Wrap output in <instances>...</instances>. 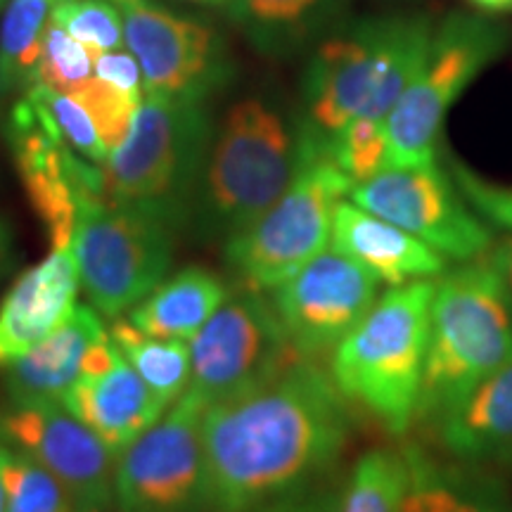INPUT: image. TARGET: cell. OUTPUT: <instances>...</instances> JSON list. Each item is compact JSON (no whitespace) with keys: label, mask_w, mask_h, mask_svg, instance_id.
<instances>
[{"label":"cell","mask_w":512,"mask_h":512,"mask_svg":"<svg viewBox=\"0 0 512 512\" xmlns=\"http://www.w3.org/2000/svg\"><path fill=\"white\" fill-rule=\"evenodd\" d=\"M347 403L330 373L299 358L273 380L207 406L209 510L247 512L313 486L349 444Z\"/></svg>","instance_id":"obj_1"},{"label":"cell","mask_w":512,"mask_h":512,"mask_svg":"<svg viewBox=\"0 0 512 512\" xmlns=\"http://www.w3.org/2000/svg\"><path fill=\"white\" fill-rule=\"evenodd\" d=\"M309 136L278 100L247 95L214 128L190 226L207 242L233 240L261 219L302 169Z\"/></svg>","instance_id":"obj_2"},{"label":"cell","mask_w":512,"mask_h":512,"mask_svg":"<svg viewBox=\"0 0 512 512\" xmlns=\"http://www.w3.org/2000/svg\"><path fill=\"white\" fill-rule=\"evenodd\" d=\"M432 19L368 17L318 43L304 72V126L328 140L354 119L384 121L430 55Z\"/></svg>","instance_id":"obj_3"},{"label":"cell","mask_w":512,"mask_h":512,"mask_svg":"<svg viewBox=\"0 0 512 512\" xmlns=\"http://www.w3.org/2000/svg\"><path fill=\"white\" fill-rule=\"evenodd\" d=\"M512 358V294L489 259L437 280L418 420L439 425L479 382Z\"/></svg>","instance_id":"obj_4"},{"label":"cell","mask_w":512,"mask_h":512,"mask_svg":"<svg viewBox=\"0 0 512 512\" xmlns=\"http://www.w3.org/2000/svg\"><path fill=\"white\" fill-rule=\"evenodd\" d=\"M434 287V280H413L384 292L332 351L330 375L339 392L394 437L418 420Z\"/></svg>","instance_id":"obj_5"},{"label":"cell","mask_w":512,"mask_h":512,"mask_svg":"<svg viewBox=\"0 0 512 512\" xmlns=\"http://www.w3.org/2000/svg\"><path fill=\"white\" fill-rule=\"evenodd\" d=\"M214 128L207 100L145 93L131 133L102 164L105 200L190 226Z\"/></svg>","instance_id":"obj_6"},{"label":"cell","mask_w":512,"mask_h":512,"mask_svg":"<svg viewBox=\"0 0 512 512\" xmlns=\"http://www.w3.org/2000/svg\"><path fill=\"white\" fill-rule=\"evenodd\" d=\"M306 136L309 150L290 188L245 233L226 242V261L242 290L273 292L332 242L337 204L354 183L330 157L325 140L309 131Z\"/></svg>","instance_id":"obj_7"},{"label":"cell","mask_w":512,"mask_h":512,"mask_svg":"<svg viewBox=\"0 0 512 512\" xmlns=\"http://www.w3.org/2000/svg\"><path fill=\"white\" fill-rule=\"evenodd\" d=\"M508 46V31L486 17L453 12L434 27L430 55L384 119L389 166L437 164L446 114Z\"/></svg>","instance_id":"obj_8"},{"label":"cell","mask_w":512,"mask_h":512,"mask_svg":"<svg viewBox=\"0 0 512 512\" xmlns=\"http://www.w3.org/2000/svg\"><path fill=\"white\" fill-rule=\"evenodd\" d=\"M181 230L147 211L107 200L86 204L74 228L83 292L102 318L133 311L174 264Z\"/></svg>","instance_id":"obj_9"},{"label":"cell","mask_w":512,"mask_h":512,"mask_svg":"<svg viewBox=\"0 0 512 512\" xmlns=\"http://www.w3.org/2000/svg\"><path fill=\"white\" fill-rule=\"evenodd\" d=\"M207 403L190 389L121 453L114 477L119 512H211L202 422Z\"/></svg>","instance_id":"obj_10"},{"label":"cell","mask_w":512,"mask_h":512,"mask_svg":"<svg viewBox=\"0 0 512 512\" xmlns=\"http://www.w3.org/2000/svg\"><path fill=\"white\" fill-rule=\"evenodd\" d=\"M124 15L126 48L143 69L145 93L211 100L238 74L214 24L181 15L157 0H114Z\"/></svg>","instance_id":"obj_11"},{"label":"cell","mask_w":512,"mask_h":512,"mask_svg":"<svg viewBox=\"0 0 512 512\" xmlns=\"http://www.w3.org/2000/svg\"><path fill=\"white\" fill-rule=\"evenodd\" d=\"M190 392L211 406L245 394L299 361L266 292L240 290L190 342Z\"/></svg>","instance_id":"obj_12"},{"label":"cell","mask_w":512,"mask_h":512,"mask_svg":"<svg viewBox=\"0 0 512 512\" xmlns=\"http://www.w3.org/2000/svg\"><path fill=\"white\" fill-rule=\"evenodd\" d=\"M347 200L408 230L458 264L491 252L489 226L472 214L458 185L437 164L389 166L370 181L351 185Z\"/></svg>","instance_id":"obj_13"},{"label":"cell","mask_w":512,"mask_h":512,"mask_svg":"<svg viewBox=\"0 0 512 512\" xmlns=\"http://www.w3.org/2000/svg\"><path fill=\"white\" fill-rule=\"evenodd\" d=\"M8 140L31 207L48 230L50 245L72 247L74 228L86 204L105 200L102 166L64 143L46 112L29 95L15 102Z\"/></svg>","instance_id":"obj_14"},{"label":"cell","mask_w":512,"mask_h":512,"mask_svg":"<svg viewBox=\"0 0 512 512\" xmlns=\"http://www.w3.org/2000/svg\"><path fill=\"white\" fill-rule=\"evenodd\" d=\"M0 441L53 472L76 512H105L114 505L119 456L64 403H5L0 408Z\"/></svg>","instance_id":"obj_15"},{"label":"cell","mask_w":512,"mask_h":512,"mask_svg":"<svg viewBox=\"0 0 512 512\" xmlns=\"http://www.w3.org/2000/svg\"><path fill=\"white\" fill-rule=\"evenodd\" d=\"M377 285L380 280L368 268L332 247L275 287L271 302L294 351L316 361L332 354L368 316L377 302Z\"/></svg>","instance_id":"obj_16"},{"label":"cell","mask_w":512,"mask_h":512,"mask_svg":"<svg viewBox=\"0 0 512 512\" xmlns=\"http://www.w3.org/2000/svg\"><path fill=\"white\" fill-rule=\"evenodd\" d=\"M60 403L86 422L117 456L166 413L110 335L88 351L81 375Z\"/></svg>","instance_id":"obj_17"},{"label":"cell","mask_w":512,"mask_h":512,"mask_svg":"<svg viewBox=\"0 0 512 512\" xmlns=\"http://www.w3.org/2000/svg\"><path fill=\"white\" fill-rule=\"evenodd\" d=\"M81 290L72 247H55L24 271L0 304V368L24 356L55 332L76 309Z\"/></svg>","instance_id":"obj_18"},{"label":"cell","mask_w":512,"mask_h":512,"mask_svg":"<svg viewBox=\"0 0 512 512\" xmlns=\"http://www.w3.org/2000/svg\"><path fill=\"white\" fill-rule=\"evenodd\" d=\"M332 247L392 287L441 278L448 268V259L437 249L351 200L337 204Z\"/></svg>","instance_id":"obj_19"},{"label":"cell","mask_w":512,"mask_h":512,"mask_svg":"<svg viewBox=\"0 0 512 512\" xmlns=\"http://www.w3.org/2000/svg\"><path fill=\"white\" fill-rule=\"evenodd\" d=\"M105 337L100 313L76 304L60 328L3 368L5 403L62 401L81 375L88 351Z\"/></svg>","instance_id":"obj_20"},{"label":"cell","mask_w":512,"mask_h":512,"mask_svg":"<svg viewBox=\"0 0 512 512\" xmlns=\"http://www.w3.org/2000/svg\"><path fill=\"white\" fill-rule=\"evenodd\" d=\"M446 456L465 465L512 460V358L434 427Z\"/></svg>","instance_id":"obj_21"},{"label":"cell","mask_w":512,"mask_h":512,"mask_svg":"<svg viewBox=\"0 0 512 512\" xmlns=\"http://www.w3.org/2000/svg\"><path fill=\"white\" fill-rule=\"evenodd\" d=\"M349 0H226V15L254 53L285 60L320 43Z\"/></svg>","instance_id":"obj_22"},{"label":"cell","mask_w":512,"mask_h":512,"mask_svg":"<svg viewBox=\"0 0 512 512\" xmlns=\"http://www.w3.org/2000/svg\"><path fill=\"white\" fill-rule=\"evenodd\" d=\"M228 297L226 283L214 271L188 266L166 275L136 309L128 311V320L152 337L192 342Z\"/></svg>","instance_id":"obj_23"},{"label":"cell","mask_w":512,"mask_h":512,"mask_svg":"<svg viewBox=\"0 0 512 512\" xmlns=\"http://www.w3.org/2000/svg\"><path fill=\"white\" fill-rule=\"evenodd\" d=\"M110 337L164 408H171L188 392L192 375L190 342L152 337L138 330L131 320L119 318L114 320Z\"/></svg>","instance_id":"obj_24"},{"label":"cell","mask_w":512,"mask_h":512,"mask_svg":"<svg viewBox=\"0 0 512 512\" xmlns=\"http://www.w3.org/2000/svg\"><path fill=\"white\" fill-rule=\"evenodd\" d=\"M62 0H8L0 12V95L34 86L43 36Z\"/></svg>","instance_id":"obj_25"},{"label":"cell","mask_w":512,"mask_h":512,"mask_svg":"<svg viewBox=\"0 0 512 512\" xmlns=\"http://www.w3.org/2000/svg\"><path fill=\"white\" fill-rule=\"evenodd\" d=\"M408 486L411 463L406 451L373 448L356 460L339 491L337 512H401Z\"/></svg>","instance_id":"obj_26"},{"label":"cell","mask_w":512,"mask_h":512,"mask_svg":"<svg viewBox=\"0 0 512 512\" xmlns=\"http://www.w3.org/2000/svg\"><path fill=\"white\" fill-rule=\"evenodd\" d=\"M0 484L5 512H76L53 472L5 441H0Z\"/></svg>","instance_id":"obj_27"},{"label":"cell","mask_w":512,"mask_h":512,"mask_svg":"<svg viewBox=\"0 0 512 512\" xmlns=\"http://www.w3.org/2000/svg\"><path fill=\"white\" fill-rule=\"evenodd\" d=\"M325 145L335 164L354 185L370 181L389 169L387 126L380 119H354Z\"/></svg>","instance_id":"obj_28"},{"label":"cell","mask_w":512,"mask_h":512,"mask_svg":"<svg viewBox=\"0 0 512 512\" xmlns=\"http://www.w3.org/2000/svg\"><path fill=\"white\" fill-rule=\"evenodd\" d=\"M53 19L93 55L126 48L124 15L114 0H62Z\"/></svg>","instance_id":"obj_29"},{"label":"cell","mask_w":512,"mask_h":512,"mask_svg":"<svg viewBox=\"0 0 512 512\" xmlns=\"http://www.w3.org/2000/svg\"><path fill=\"white\" fill-rule=\"evenodd\" d=\"M22 95H29L31 100L46 112L50 124L57 128L64 143L72 147L74 152H79L81 157H86L88 162L102 166L110 159V150L102 143L98 128H95L91 114L86 112V107L72 95L55 91V88L43 86V83H34L27 88Z\"/></svg>","instance_id":"obj_30"},{"label":"cell","mask_w":512,"mask_h":512,"mask_svg":"<svg viewBox=\"0 0 512 512\" xmlns=\"http://www.w3.org/2000/svg\"><path fill=\"white\" fill-rule=\"evenodd\" d=\"M91 76H95V55L50 19L34 83L72 95Z\"/></svg>","instance_id":"obj_31"},{"label":"cell","mask_w":512,"mask_h":512,"mask_svg":"<svg viewBox=\"0 0 512 512\" xmlns=\"http://www.w3.org/2000/svg\"><path fill=\"white\" fill-rule=\"evenodd\" d=\"M72 98L79 100L86 107V112L91 114L102 143H105L112 157V152L131 133L143 98H133V95L119 91V88L110 86V83L98 79V76H91L83 86L76 88Z\"/></svg>","instance_id":"obj_32"},{"label":"cell","mask_w":512,"mask_h":512,"mask_svg":"<svg viewBox=\"0 0 512 512\" xmlns=\"http://www.w3.org/2000/svg\"><path fill=\"white\" fill-rule=\"evenodd\" d=\"M453 183L484 223L512 233V185L486 181L458 159H448Z\"/></svg>","instance_id":"obj_33"},{"label":"cell","mask_w":512,"mask_h":512,"mask_svg":"<svg viewBox=\"0 0 512 512\" xmlns=\"http://www.w3.org/2000/svg\"><path fill=\"white\" fill-rule=\"evenodd\" d=\"M95 76L119 88V91L133 95V98H145L143 69L128 48L95 55Z\"/></svg>","instance_id":"obj_34"},{"label":"cell","mask_w":512,"mask_h":512,"mask_svg":"<svg viewBox=\"0 0 512 512\" xmlns=\"http://www.w3.org/2000/svg\"><path fill=\"white\" fill-rule=\"evenodd\" d=\"M337 505L339 494H330V491H320L309 486V489L294 491V494L256 505V508L247 512H337Z\"/></svg>","instance_id":"obj_35"},{"label":"cell","mask_w":512,"mask_h":512,"mask_svg":"<svg viewBox=\"0 0 512 512\" xmlns=\"http://www.w3.org/2000/svg\"><path fill=\"white\" fill-rule=\"evenodd\" d=\"M15 259V233H12L10 221L0 216V280L10 273V268L15 266Z\"/></svg>","instance_id":"obj_36"},{"label":"cell","mask_w":512,"mask_h":512,"mask_svg":"<svg viewBox=\"0 0 512 512\" xmlns=\"http://www.w3.org/2000/svg\"><path fill=\"white\" fill-rule=\"evenodd\" d=\"M486 259L496 266V271L501 273L503 283L508 285V290L512 294V238L503 240L501 245H496L494 249H491V254L486 256Z\"/></svg>","instance_id":"obj_37"},{"label":"cell","mask_w":512,"mask_h":512,"mask_svg":"<svg viewBox=\"0 0 512 512\" xmlns=\"http://www.w3.org/2000/svg\"><path fill=\"white\" fill-rule=\"evenodd\" d=\"M472 8H477L484 15H505L512 12V0H467Z\"/></svg>","instance_id":"obj_38"},{"label":"cell","mask_w":512,"mask_h":512,"mask_svg":"<svg viewBox=\"0 0 512 512\" xmlns=\"http://www.w3.org/2000/svg\"><path fill=\"white\" fill-rule=\"evenodd\" d=\"M494 512H512V491H508V494H505V498L496 505Z\"/></svg>","instance_id":"obj_39"},{"label":"cell","mask_w":512,"mask_h":512,"mask_svg":"<svg viewBox=\"0 0 512 512\" xmlns=\"http://www.w3.org/2000/svg\"><path fill=\"white\" fill-rule=\"evenodd\" d=\"M190 3H202V5H226V0H190Z\"/></svg>","instance_id":"obj_40"},{"label":"cell","mask_w":512,"mask_h":512,"mask_svg":"<svg viewBox=\"0 0 512 512\" xmlns=\"http://www.w3.org/2000/svg\"><path fill=\"white\" fill-rule=\"evenodd\" d=\"M0 512H5V491H3V484H0Z\"/></svg>","instance_id":"obj_41"},{"label":"cell","mask_w":512,"mask_h":512,"mask_svg":"<svg viewBox=\"0 0 512 512\" xmlns=\"http://www.w3.org/2000/svg\"><path fill=\"white\" fill-rule=\"evenodd\" d=\"M5 3H8V0H0V12H3V8H5Z\"/></svg>","instance_id":"obj_42"}]
</instances>
